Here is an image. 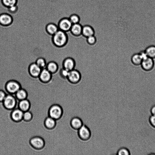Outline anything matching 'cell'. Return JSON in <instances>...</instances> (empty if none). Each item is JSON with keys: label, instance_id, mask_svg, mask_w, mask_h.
<instances>
[{"label": "cell", "instance_id": "5bb4252c", "mask_svg": "<svg viewBox=\"0 0 155 155\" xmlns=\"http://www.w3.org/2000/svg\"><path fill=\"white\" fill-rule=\"evenodd\" d=\"M31 145L37 149L42 148L44 144L43 139L38 137H36L32 138L30 141Z\"/></svg>", "mask_w": 155, "mask_h": 155}, {"label": "cell", "instance_id": "d4e9b609", "mask_svg": "<svg viewBox=\"0 0 155 155\" xmlns=\"http://www.w3.org/2000/svg\"><path fill=\"white\" fill-rule=\"evenodd\" d=\"M35 63L42 69L46 68L47 62L45 59L43 57H39L36 60Z\"/></svg>", "mask_w": 155, "mask_h": 155}, {"label": "cell", "instance_id": "484cf974", "mask_svg": "<svg viewBox=\"0 0 155 155\" xmlns=\"http://www.w3.org/2000/svg\"><path fill=\"white\" fill-rule=\"evenodd\" d=\"M116 155H130L128 150L124 147L119 148L117 151Z\"/></svg>", "mask_w": 155, "mask_h": 155}, {"label": "cell", "instance_id": "e0dca14e", "mask_svg": "<svg viewBox=\"0 0 155 155\" xmlns=\"http://www.w3.org/2000/svg\"><path fill=\"white\" fill-rule=\"evenodd\" d=\"M24 112L19 108L15 109L12 112L11 116L15 121H18L23 118Z\"/></svg>", "mask_w": 155, "mask_h": 155}, {"label": "cell", "instance_id": "6da1fadb", "mask_svg": "<svg viewBox=\"0 0 155 155\" xmlns=\"http://www.w3.org/2000/svg\"><path fill=\"white\" fill-rule=\"evenodd\" d=\"M52 42L54 45L58 48L65 46L68 41L67 32L59 29L52 36Z\"/></svg>", "mask_w": 155, "mask_h": 155}, {"label": "cell", "instance_id": "3957f363", "mask_svg": "<svg viewBox=\"0 0 155 155\" xmlns=\"http://www.w3.org/2000/svg\"><path fill=\"white\" fill-rule=\"evenodd\" d=\"M78 130V135L80 139L84 141L88 140L91 137V134L90 128L85 124H83Z\"/></svg>", "mask_w": 155, "mask_h": 155}, {"label": "cell", "instance_id": "1f68e13d", "mask_svg": "<svg viewBox=\"0 0 155 155\" xmlns=\"http://www.w3.org/2000/svg\"><path fill=\"white\" fill-rule=\"evenodd\" d=\"M18 7L16 5H13L8 8V14L10 13H13L16 12L18 10Z\"/></svg>", "mask_w": 155, "mask_h": 155}, {"label": "cell", "instance_id": "7c38bea8", "mask_svg": "<svg viewBox=\"0 0 155 155\" xmlns=\"http://www.w3.org/2000/svg\"><path fill=\"white\" fill-rule=\"evenodd\" d=\"M70 123L71 128L76 130H78L84 124L81 119L77 116L72 117Z\"/></svg>", "mask_w": 155, "mask_h": 155}, {"label": "cell", "instance_id": "d6986e66", "mask_svg": "<svg viewBox=\"0 0 155 155\" xmlns=\"http://www.w3.org/2000/svg\"><path fill=\"white\" fill-rule=\"evenodd\" d=\"M59 29L58 26L53 23H48L46 27L47 32L48 34L52 35L55 34Z\"/></svg>", "mask_w": 155, "mask_h": 155}, {"label": "cell", "instance_id": "83f0119b", "mask_svg": "<svg viewBox=\"0 0 155 155\" xmlns=\"http://www.w3.org/2000/svg\"><path fill=\"white\" fill-rule=\"evenodd\" d=\"M69 19L72 24L79 23L80 20L79 16L76 14L72 15Z\"/></svg>", "mask_w": 155, "mask_h": 155}, {"label": "cell", "instance_id": "4dcf8cb0", "mask_svg": "<svg viewBox=\"0 0 155 155\" xmlns=\"http://www.w3.org/2000/svg\"><path fill=\"white\" fill-rule=\"evenodd\" d=\"M69 71L62 68L60 71L61 76L64 78H67L69 72Z\"/></svg>", "mask_w": 155, "mask_h": 155}, {"label": "cell", "instance_id": "ba28073f", "mask_svg": "<svg viewBox=\"0 0 155 155\" xmlns=\"http://www.w3.org/2000/svg\"><path fill=\"white\" fill-rule=\"evenodd\" d=\"M140 65L143 70L147 71H150L153 69L154 67L153 59L148 57L142 61Z\"/></svg>", "mask_w": 155, "mask_h": 155}, {"label": "cell", "instance_id": "4316f807", "mask_svg": "<svg viewBox=\"0 0 155 155\" xmlns=\"http://www.w3.org/2000/svg\"><path fill=\"white\" fill-rule=\"evenodd\" d=\"M17 2V0H2L3 4L8 8L16 5Z\"/></svg>", "mask_w": 155, "mask_h": 155}, {"label": "cell", "instance_id": "2e32d148", "mask_svg": "<svg viewBox=\"0 0 155 155\" xmlns=\"http://www.w3.org/2000/svg\"><path fill=\"white\" fill-rule=\"evenodd\" d=\"M95 31L94 28L91 26L86 25L82 26V35L85 37L94 35Z\"/></svg>", "mask_w": 155, "mask_h": 155}, {"label": "cell", "instance_id": "9c48e42d", "mask_svg": "<svg viewBox=\"0 0 155 155\" xmlns=\"http://www.w3.org/2000/svg\"><path fill=\"white\" fill-rule=\"evenodd\" d=\"M42 69L39 67L35 62L30 64L28 70L30 75L33 77L38 78Z\"/></svg>", "mask_w": 155, "mask_h": 155}, {"label": "cell", "instance_id": "f1b7e54d", "mask_svg": "<svg viewBox=\"0 0 155 155\" xmlns=\"http://www.w3.org/2000/svg\"><path fill=\"white\" fill-rule=\"evenodd\" d=\"M87 41L89 44L93 45L96 43V38L94 35H91L87 37Z\"/></svg>", "mask_w": 155, "mask_h": 155}, {"label": "cell", "instance_id": "d590c367", "mask_svg": "<svg viewBox=\"0 0 155 155\" xmlns=\"http://www.w3.org/2000/svg\"><path fill=\"white\" fill-rule=\"evenodd\" d=\"M151 112L152 115H155V105L151 107Z\"/></svg>", "mask_w": 155, "mask_h": 155}, {"label": "cell", "instance_id": "ac0fdd59", "mask_svg": "<svg viewBox=\"0 0 155 155\" xmlns=\"http://www.w3.org/2000/svg\"><path fill=\"white\" fill-rule=\"evenodd\" d=\"M46 68L52 74H54L58 69V65L56 62L52 61L47 63Z\"/></svg>", "mask_w": 155, "mask_h": 155}, {"label": "cell", "instance_id": "30bf717a", "mask_svg": "<svg viewBox=\"0 0 155 155\" xmlns=\"http://www.w3.org/2000/svg\"><path fill=\"white\" fill-rule=\"evenodd\" d=\"M38 78L42 82H49L52 78V74L46 68L42 69Z\"/></svg>", "mask_w": 155, "mask_h": 155}, {"label": "cell", "instance_id": "9a60e30c", "mask_svg": "<svg viewBox=\"0 0 155 155\" xmlns=\"http://www.w3.org/2000/svg\"><path fill=\"white\" fill-rule=\"evenodd\" d=\"M82 26L79 23L73 24L69 31L73 35L78 36L82 35Z\"/></svg>", "mask_w": 155, "mask_h": 155}, {"label": "cell", "instance_id": "7a4b0ae2", "mask_svg": "<svg viewBox=\"0 0 155 155\" xmlns=\"http://www.w3.org/2000/svg\"><path fill=\"white\" fill-rule=\"evenodd\" d=\"M19 101L16 97L15 93L6 95L3 102L6 108L9 109H15L16 105L19 106Z\"/></svg>", "mask_w": 155, "mask_h": 155}, {"label": "cell", "instance_id": "e575fe53", "mask_svg": "<svg viewBox=\"0 0 155 155\" xmlns=\"http://www.w3.org/2000/svg\"><path fill=\"white\" fill-rule=\"evenodd\" d=\"M6 95L3 91L0 90V101H3Z\"/></svg>", "mask_w": 155, "mask_h": 155}, {"label": "cell", "instance_id": "836d02e7", "mask_svg": "<svg viewBox=\"0 0 155 155\" xmlns=\"http://www.w3.org/2000/svg\"><path fill=\"white\" fill-rule=\"evenodd\" d=\"M149 120L151 124L155 127V115H152L150 117Z\"/></svg>", "mask_w": 155, "mask_h": 155}, {"label": "cell", "instance_id": "44dd1931", "mask_svg": "<svg viewBox=\"0 0 155 155\" xmlns=\"http://www.w3.org/2000/svg\"><path fill=\"white\" fill-rule=\"evenodd\" d=\"M30 106L29 102L27 99H25L20 100L19 103V108L23 112L28 110Z\"/></svg>", "mask_w": 155, "mask_h": 155}, {"label": "cell", "instance_id": "ffe728a7", "mask_svg": "<svg viewBox=\"0 0 155 155\" xmlns=\"http://www.w3.org/2000/svg\"><path fill=\"white\" fill-rule=\"evenodd\" d=\"M142 60L139 53L134 54L132 56L131 58L132 63L133 65L137 66L140 65Z\"/></svg>", "mask_w": 155, "mask_h": 155}, {"label": "cell", "instance_id": "7402d4cb", "mask_svg": "<svg viewBox=\"0 0 155 155\" xmlns=\"http://www.w3.org/2000/svg\"><path fill=\"white\" fill-rule=\"evenodd\" d=\"M144 50L148 57L153 59L155 58V45H149Z\"/></svg>", "mask_w": 155, "mask_h": 155}, {"label": "cell", "instance_id": "f546056e", "mask_svg": "<svg viewBox=\"0 0 155 155\" xmlns=\"http://www.w3.org/2000/svg\"><path fill=\"white\" fill-rule=\"evenodd\" d=\"M32 115L31 113L28 110L24 112L23 119L25 120H30L32 118Z\"/></svg>", "mask_w": 155, "mask_h": 155}, {"label": "cell", "instance_id": "8992f818", "mask_svg": "<svg viewBox=\"0 0 155 155\" xmlns=\"http://www.w3.org/2000/svg\"><path fill=\"white\" fill-rule=\"evenodd\" d=\"M80 72L75 69L69 71L67 79L70 83L75 84L79 82L81 79Z\"/></svg>", "mask_w": 155, "mask_h": 155}, {"label": "cell", "instance_id": "8fae6325", "mask_svg": "<svg viewBox=\"0 0 155 155\" xmlns=\"http://www.w3.org/2000/svg\"><path fill=\"white\" fill-rule=\"evenodd\" d=\"M75 62L74 60L71 57L65 58L62 63L63 68L69 71L74 69Z\"/></svg>", "mask_w": 155, "mask_h": 155}, {"label": "cell", "instance_id": "4fadbf2b", "mask_svg": "<svg viewBox=\"0 0 155 155\" xmlns=\"http://www.w3.org/2000/svg\"><path fill=\"white\" fill-rule=\"evenodd\" d=\"M13 21L12 17L10 15L3 13L0 15V24L3 26L10 25Z\"/></svg>", "mask_w": 155, "mask_h": 155}, {"label": "cell", "instance_id": "52a82bcc", "mask_svg": "<svg viewBox=\"0 0 155 155\" xmlns=\"http://www.w3.org/2000/svg\"><path fill=\"white\" fill-rule=\"evenodd\" d=\"M72 24L68 18H64L60 21L58 26L59 30L67 32L69 31Z\"/></svg>", "mask_w": 155, "mask_h": 155}, {"label": "cell", "instance_id": "5b68a950", "mask_svg": "<svg viewBox=\"0 0 155 155\" xmlns=\"http://www.w3.org/2000/svg\"><path fill=\"white\" fill-rule=\"evenodd\" d=\"M7 91L10 94H15L21 88L20 84L15 80H11L8 81L5 86Z\"/></svg>", "mask_w": 155, "mask_h": 155}, {"label": "cell", "instance_id": "cb8c5ba5", "mask_svg": "<svg viewBox=\"0 0 155 155\" xmlns=\"http://www.w3.org/2000/svg\"><path fill=\"white\" fill-rule=\"evenodd\" d=\"M16 97L19 100H21L26 99L27 96V93L24 89L20 88L16 93Z\"/></svg>", "mask_w": 155, "mask_h": 155}, {"label": "cell", "instance_id": "d6a6232c", "mask_svg": "<svg viewBox=\"0 0 155 155\" xmlns=\"http://www.w3.org/2000/svg\"><path fill=\"white\" fill-rule=\"evenodd\" d=\"M139 53L143 60L146 59L148 57H149L147 55L144 50L141 51L139 52Z\"/></svg>", "mask_w": 155, "mask_h": 155}, {"label": "cell", "instance_id": "603a6c76", "mask_svg": "<svg viewBox=\"0 0 155 155\" xmlns=\"http://www.w3.org/2000/svg\"><path fill=\"white\" fill-rule=\"evenodd\" d=\"M45 124L46 127L51 129L54 127L55 125V120L49 116L45 120Z\"/></svg>", "mask_w": 155, "mask_h": 155}, {"label": "cell", "instance_id": "277c9868", "mask_svg": "<svg viewBox=\"0 0 155 155\" xmlns=\"http://www.w3.org/2000/svg\"><path fill=\"white\" fill-rule=\"evenodd\" d=\"M63 110L62 107L58 105L51 107L49 111V116L55 120L60 118L63 115Z\"/></svg>", "mask_w": 155, "mask_h": 155}]
</instances>
